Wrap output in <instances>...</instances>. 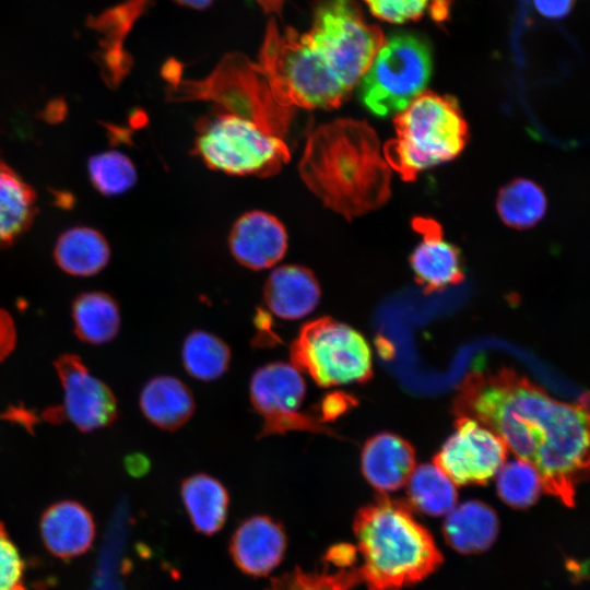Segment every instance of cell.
Returning <instances> with one entry per match:
<instances>
[{
    "label": "cell",
    "mask_w": 590,
    "mask_h": 590,
    "mask_svg": "<svg viewBox=\"0 0 590 590\" xmlns=\"http://www.w3.org/2000/svg\"><path fill=\"white\" fill-rule=\"evenodd\" d=\"M455 413L494 432L538 472L542 489L568 507L588 471L589 415L552 398L514 369L474 370L459 385Z\"/></svg>",
    "instance_id": "obj_1"
},
{
    "label": "cell",
    "mask_w": 590,
    "mask_h": 590,
    "mask_svg": "<svg viewBox=\"0 0 590 590\" xmlns=\"http://www.w3.org/2000/svg\"><path fill=\"white\" fill-rule=\"evenodd\" d=\"M298 170L308 189L347 220L378 209L390 196L391 168L377 134L362 120L337 119L314 130Z\"/></svg>",
    "instance_id": "obj_2"
},
{
    "label": "cell",
    "mask_w": 590,
    "mask_h": 590,
    "mask_svg": "<svg viewBox=\"0 0 590 590\" xmlns=\"http://www.w3.org/2000/svg\"><path fill=\"white\" fill-rule=\"evenodd\" d=\"M353 531L368 590H401L442 563L433 536L402 502L379 496L356 512Z\"/></svg>",
    "instance_id": "obj_3"
},
{
    "label": "cell",
    "mask_w": 590,
    "mask_h": 590,
    "mask_svg": "<svg viewBox=\"0 0 590 590\" xmlns=\"http://www.w3.org/2000/svg\"><path fill=\"white\" fill-rule=\"evenodd\" d=\"M396 137L384 155L403 179L457 157L468 139V126L451 96L422 92L394 119Z\"/></svg>",
    "instance_id": "obj_4"
},
{
    "label": "cell",
    "mask_w": 590,
    "mask_h": 590,
    "mask_svg": "<svg viewBox=\"0 0 590 590\" xmlns=\"http://www.w3.org/2000/svg\"><path fill=\"white\" fill-rule=\"evenodd\" d=\"M257 66L274 98L287 108L332 109L351 94L308 33L300 34L291 27L280 32L273 21L269 23Z\"/></svg>",
    "instance_id": "obj_5"
},
{
    "label": "cell",
    "mask_w": 590,
    "mask_h": 590,
    "mask_svg": "<svg viewBox=\"0 0 590 590\" xmlns=\"http://www.w3.org/2000/svg\"><path fill=\"white\" fill-rule=\"evenodd\" d=\"M173 90L170 96L178 101H212L226 113L248 118L282 139L294 113V108L284 107L274 98L258 66L237 55L228 56L204 80L175 81Z\"/></svg>",
    "instance_id": "obj_6"
},
{
    "label": "cell",
    "mask_w": 590,
    "mask_h": 590,
    "mask_svg": "<svg viewBox=\"0 0 590 590\" xmlns=\"http://www.w3.org/2000/svg\"><path fill=\"white\" fill-rule=\"evenodd\" d=\"M194 149L210 168L236 176L275 175L291 157L284 139L229 113L219 114L199 128Z\"/></svg>",
    "instance_id": "obj_7"
},
{
    "label": "cell",
    "mask_w": 590,
    "mask_h": 590,
    "mask_svg": "<svg viewBox=\"0 0 590 590\" xmlns=\"http://www.w3.org/2000/svg\"><path fill=\"white\" fill-rule=\"evenodd\" d=\"M292 364L319 387L362 384L373 374L370 349L354 328L324 316L306 322L290 345Z\"/></svg>",
    "instance_id": "obj_8"
},
{
    "label": "cell",
    "mask_w": 590,
    "mask_h": 590,
    "mask_svg": "<svg viewBox=\"0 0 590 590\" xmlns=\"http://www.w3.org/2000/svg\"><path fill=\"white\" fill-rule=\"evenodd\" d=\"M430 74L429 46L417 36L396 34L385 39L358 81L359 101L374 116L398 114L423 92Z\"/></svg>",
    "instance_id": "obj_9"
},
{
    "label": "cell",
    "mask_w": 590,
    "mask_h": 590,
    "mask_svg": "<svg viewBox=\"0 0 590 590\" xmlns=\"http://www.w3.org/2000/svg\"><path fill=\"white\" fill-rule=\"evenodd\" d=\"M339 81L352 92L385 42L355 0H316L307 32Z\"/></svg>",
    "instance_id": "obj_10"
},
{
    "label": "cell",
    "mask_w": 590,
    "mask_h": 590,
    "mask_svg": "<svg viewBox=\"0 0 590 590\" xmlns=\"http://www.w3.org/2000/svg\"><path fill=\"white\" fill-rule=\"evenodd\" d=\"M306 381L293 364L273 362L257 368L249 382L252 409L262 418L259 438L308 432L333 435L314 414L302 410L306 398Z\"/></svg>",
    "instance_id": "obj_11"
},
{
    "label": "cell",
    "mask_w": 590,
    "mask_h": 590,
    "mask_svg": "<svg viewBox=\"0 0 590 590\" xmlns=\"http://www.w3.org/2000/svg\"><path fill=\"white\" fill-rule=\"evenodd\" d=\"M54 365L63 389V404L46 412L47 420H68L83 433L107 427L117 420L113 391L88 371L78 355H60Z\"/></svg>",
    "instance_id": "obj_12"
},
{
    "label": "cell",
    "mask_w": 590,
    "mask_h": 590,
    "mask_svg": "<svg viewBox=\"0 0 590 590\" xmlns=\"http://www.w3.org/2000/svg\"><path fill=\"white\" fill-rule=\"evenodd\" d=\"M456 432L435 457V464L457 485L484 484L507 458V446L474 418L459 416Z\"/></svg>",
    "instance_id": "obj_13"
},
{
    "label": "cell",
    "mask_w": 590,
    "mask_h": 590,
    "mask_svg": "<svg viewBox=\"0 0 590 590\" xmlns=\"http://www.w3.org/2000/svg\"><path fill=\"white\" fill-rule=\"evenodd\" d=\"M286 545L285 530L278 520L255 515L235 529L229 553L240 571L251 577H266L283 560Z\"/></svg>",
    "instance_id": "obj_14"
},
{
    "label": "cell",
    "mask_w": 590,
    "mask_h": 590,
    "mask_svg": "<svg viewBox=\"0 0 590 590\" xmlns=\"http://www.w3.org/2000/svg\"><path fill=\"white\" fill-rule=\"evenodd\" d=\"M228 246L241 266L255 271L264 270L284 257L287 249L286 228L268 212L249 211L234 223Z\"/></svg>",
    "instance_id": "obj_15"
},
{
    "label": "cell",
    "mask_w": 590,
    "mask_h": 590,
    "mask_svg": "<svg viewBox=\"0 0 590 590\" xmlns=\"http://www.w3.org/2000/svg\"><path fill=\"white\" fill-rule=\"evenodd\" d=\"M150 0H127L88 19L87 25L102 38L97 62L109 86H116L127 75L132 60L125 49V39Z\"/></svg>",
    "instance_id": "obj_16"
},
{
    "label": "cell",
    "mask_w": 590,
    "mask_h": 590,
    "mask_svg": "<svg viewBox=\"0 0 590 590\" xmlns=\"http://www.w3.org/2000/svg\"><path fill=\"white\" fill-rule=\"evenodd\" d=\"M421 234L410 256L415 280L426 290L435 291L457 284L463 276L459 249L448 241L440 227L430 220L415 221Z\"/></svg>",
    "instance_id": "obj_17"
},
{
    "label": "cell",
    "mask_w": 590,
    "mask_h": 590,
    "mask_svg": "<svg viewBox=\"0 0 590 590\" xmlns=\"http://www.w3.org/2000/svg\"><path fill=\"white\" fill-rule=\"evenodd\" d=\"M39 530L48 552L63 559L86 553L96 533L91 512L82 504L68 499L46 508Z\"/></svg>",
    "instance_id": "obj_18"
},
{
    "label": "cell",
    "mask_w": 590,
    "mask_h": 590,
    "mask_svg": "<svg viewBox=\"0 0 590 590\" xmlns=\"http://www.w3.org/2000/svg\"><path fill=\"white\" fill-rule=\"evenodd\" d=\"M321 297L314 272L306 267L285 264L274 269L263 286L268 309L284 320H297L312 312Z\"/></svg>",
    "instance_id": "obj_19"
},
{
    "label": "cell",
    "mask_w": 590,
    "mask_h": 590,
    "mask_svg": "<svg viewBox=\"0 0 590 590\" xmlns=\"http://www.w3.org/2000/svg\"><path fill=\"white\" fill-rule=\"evenodd\" d=\"M361 465L364 477L375 489L393 492L408 482L415 467V455L401 437L381 433L365 442Z\"/></svg>",
    "instance_id": "obj_20"
},
{
    "label": "cell",
    "mask_w": 590,
    "mask_h": 590,
    "mask_svg": "<svg viewBox=\"0 0 590 590\" xmlns=\"http://www.w3.org/2000/svg\"><path fill=\"white\" fill-rule=\"evenodd\" d=\"M361 582L355 547L340 543L326 552L320 570L295 568L273 578L266 590H353Z\"/></svg>",
    "instance_id": "obj_21"
},
{
    "label": "cell",
    "mask_w": 590,
    "mask_h": 590,
    "mask_svg": "<svg viewBox=\"0 0 590 590\" xmlns=\"http://www.w3.org/2000/svg\"><path fill=\"white\" fill-rule=\"evenodd\" d=\"M139 405L144 417L154 426L168 432L182 427L196 411L190 388L174 376H156L142 388Z\"/></svg>",
    "instance_id": "obj_22"
},
{
    "label": "cell",
    "mask_w": 590,
    "mask_h": 590,
    "mask_svg": "<svg viewBox=\"0 0 590 590\" xmlns=\"http://www.w3.org/2000/svg\"><path fill=\"white\" fill-rule=\"evenodd\" d=\"M180 496L196 531L212 535L224 527L229 495L221 481L206 473L191 474L181 482Z\"/></svg>",
    "instance_id": "obj_23"
},
{
    "label": "cell",
    "mask_w": 590,
    "mask_h": 590,
    "mask_svg": "<svg viewBox=\"0 0 590 590\" xmlns=\"http://www.w3.org/2000/svg\"><path fill=\"white\" fill-rule=\"evenodd\" d=\"M442 532L457 552L476 554L488 550L498 533L495 511L479 500H469L447 514Z\"/></svg>",
    "instance_id": "obj_24"
},
{
    "label": "cell",
    "mask_w": 590,
    "mask_h": 590,
    "mask_svg": "<svg viewBox=\"0 0 590 590\" xmlns=\"http://www.w3.org/2000/svg\"><path fill=\"white\" fill-rule=\"evenodd\" d=\"M36 213L34 189L0 160V248L15 243L31 227Z\"/></svg>",
    "instance_id": "obj_25"
},
{
    "label": "cell",
    "mask_w": 590,
    "mask_h": 590,
    "mask_svg": "<svg viewBox=\"0 0 590 590\" xmlns=\"http://www.w3.org/2000/svg\"><path fill=\"white\" fill-rule=\"evenodd\" d=\"M54 257L58 267L75 276H91L102 271L110 258L105 237L96 229L76 226L57 239Z\"/></svg>",
    "instance_id": "obj_26"
},
{
    "label": "cell",
    "mask_w": 590,
    "mask_h": 590,
    "mask_svg": "<svg viewBox=\"0 0 590 590\" xmlns=\"http://www.w3.org/2000/svg\"><path fill=\"white\" fill-rule=\"evenodd\" d=\"M75 335L85 343L101 345L116 338L120 329L117 302L99 291L85 292L72 305Z\"/></svg>",
    "instance_id": "obj_27"
},
{
    "label": "cell",
    "mask_w": 590,
    "mask_h": 590,
    "mask_svg": "<svg viewBox=\"0 0 590 590\" xmlns=\"http://www.w3.org/2000/svg\"><path fill=\"white\" fill-rule=\"evenodd\" d=\"M231 349L217 335L194 330L187 334L181 346L185 370L200 381H214L229 368Z\"/></svg>",
    "instance_id": "obj_28"
},
{
    "label": "cell",
    "mask_w": 590,
    "mask_h": 590,
    "mask_svg": "<svg viewBox=\"0 0 590 590\" xmlns=\"http://www.w3.org/2000/svg\"><path fill=\"white\" fill-rule=\"evenodd\" d=\"M406 483L410 503L425 515L444 516L456 506V484L435 463L413 469Z\"/></svg>",
    "instance_id": "obj_29"
},
{
    "label": "cell",
    "mask_w": 590,
    "mask_h": 590,
    "mask_svg": "<svg viewBox=\"0 0 590 590\" xmlns=\"http://www.w3.org/2000/svg\"><path fill=\"white\" fill-rule=\"evenodd\" d=\"M496 209L508 226L529 228L544 216L546 197L535 182L519 178L503 187L497 197Z\"/></svg>",
    "instance_id": "obj_30"
},
{
    "label": "cell",
    "mask_w": 590,
    "mask_h": 590,
    "mask_svg": "<svg viewBox=\"0 0 590 590\" xmlns=\"http://www.w3.org/2000/svg\"><path fill=\"white\" fill-rule=\"evenodd\" d=\"M87 172L94 188L107 197L127 192L137 181L133 163L118 151L93 155L87 162Z\"/></svg>",
    "instance_id": "obj_31"
},
{
    "label": "cell",
    "mask_w": 590,
    "mask_h": 590,
    "mask_svg": "<svg viewBox=\"0 0 590 590\" xmlns=\"http://www.w3.org/2000/svg\"><path fill=\"white\" fill-rule=\"evenodd\" d=\"M496 484L500 498L514 508L533 505L542 491L536 470L519 458L503 463L497 471Z\"/></svg>",
    "instance_id": "obj_32"
},
{
    "label": "cell",
    "mask_w": 590,
    "mask_h": 590,
    "mask_svg": "<svg viewBox=\"0 0 590 590\" xmlns=\"http://www.w3.org/2000/svg\"><path fill=\"white\" fill-rule=\"evenodd\" d=\"M370 12L389 23H405L429 15L436 21L448 17L450 0H364Z\"/></svg>",
    "instance_id": "obj_33"
},
{
    "label": "cell",
    "mask_w": 590,
    "mask_h": 590,
    "mask_svg": "<svg viewBox=\"0 0 590 590\" xmlns=\"http://www.w3.org/2000/svg\"><path fill=\"white\" fill-rule=\"evenodd\" d=\"M0 590H28L24 581L22 557L2 522H0Z\"/></svg>",
    "instance_id": "obj_34"
},
{
    "label": "cell",
    "mask_w": 590,
    "mask_h": 590,
    "mask_svg": "<svg viewBox=\"0 0 590 590\" xmlns=\"http://www.w3.org/2000/svg\"><path fill=\"white\" fill-rule=\"evenodd\" d=\"M356 404V400L343 392L333 391L324 394L317 403L314 415L322 423L337 420L345 414L352 406Z\"/></svg>",
    "instance_id": "obj_35"
},
{
    "label": "cell",
    "mask_w": 590,
    "mask_h": 590,
    "mask_svg": "<svg viewBox=\"0 0 590 590\" xmlns=\"http://www.w3.org/2000/svg\"><path fill=\"white\" fill-rule=\"evenodd\" d=\"M15 343V331L10 316L0 310V362L3 361L13 350Z\"/></svg>",
    "instance_id": "obj_36"
},
{
    "label": "cell",
    "mask_w": 590,
    "mask_h": 590,
    "mask_svg": "<svg viewBox=\"0 0 590 590\" xmlns=\"http://www.w3.org/2000/svg\"><path fill=\"white\" fill-rule=\"evenodd\" d=\"M536 10L544 16L560 19L573 8L574 0H533Z\"/></svg>",
    "instance_id": "obj_37"
},
{
    "label": "cell",
    "mask_w": 590,
    "mask_h": 590,
    "mask_svg": "<svg viewBox=\"0 0 590 590\" xmlns=\"http://www.w3.org/2000/svg\"><path fill=\"white\" fill-rule=\"evenodd\" d=\"M149 465L146 458L140 455L128 457L126 460V468L133 476L142 475L148 471Z\"/></svg>",
    "instance_id": "obj_38"
},
{
    "label": "cell",
    "mask_w": 590,
    "mask_h": 590,
    "mask_svg": "<svg viewBox=\"0 0 590 590\" xmlns=\"http://www.w3.org/2000/svg\"><path fill=\"white\" fill-rule=\"evenodd\" d=\"M181 5L192 9H204L211 4L213 0H175Z\"/></svg>",
    "instance_id": "obj_39"
}]
</instances>
